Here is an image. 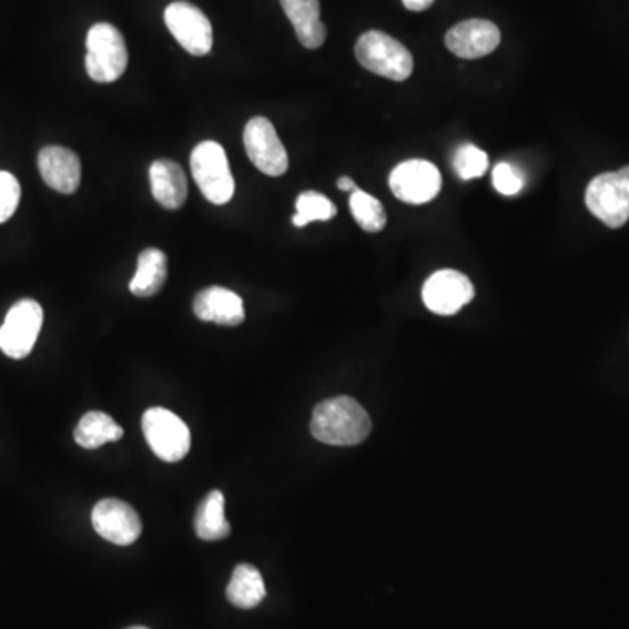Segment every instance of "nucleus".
Listing matches in <instances>:
<instances>
[{
    "label": "nucleus",
    "instance_id": "obj_19",
    "mask_svg": "<svg viewBox=\"0 0 629 629\" xmlns=\"http://www.w3.org/2000/svg\"><path fill=\"white\" fill-rule=\"evenodd\" d=\"M226 597L239 609H254L266 598V586L257 568L248 564L239 565L233 570Z\"/></svg>",
    "mask_w": 629,
    "mask_h": 629
},
{
    "label": "nucleus",
    "instance_id": "obj_17",
    "mask_svg": "<svg viewBox=\"0 0 629 629\" xmlns=\"http://www.w3.org/2000/svg\"><path fill=\"white\" fill-rule=\"evenodd\" d=\"M288 21L296 30L301 44L308 50H317L327 38V29L321 20L318 0H280Z\"/></svg>",
    "mask_w": 629,
    "mask_h": 629
},
{
    "label": "nucleus",
    "instance_id": "obj_23",
    "mask_svg": "<svg viewBox=\"0 0 629 629\" xmlns=\"http://www.w3.org/2000/svg\"><path fill=\"white\" fill-rule=\"evenodd\" d=\"M297 214L293 217L296 227L308 226L313 221H331L337 214L336 205L329 197L315 191L301 193L296 202Z\"/></svg>",
    "mask_w": 629,
    "mask_h": 629
},
{
    "label": "nucleus",
    "instance_id": "obj_25",
    "mask_svg": "<svg viewBox=\"0 0 629 629\" xmlns=\"http://www.w3.org/2000/svg\"><path fill=\"white\" fill-rule=\"evenodd\" d=\"M21 187L13 173L0 172V224L13 217L20 205Z\"/></svg>",
    "mask_w": 629,
    "mask_h": 629
},
{
    "label": "nucleus",
    "instance_id": "obj_16",
    "mask_svg": "<svg viewBox=\"0 0 629 629\" xmlns=\"http://www.w3.org/2000/svg\"><path fill=\"white\" fill-rule=\"evenodd\" d=\"M154 200L169 210H177L187 200V181L181 166L172 160L154 161L149 169Z\"/></svg>",
    "mask_w": 629,
    "mask_h": 629
},
{
    "label": "nucleus",
    "instance_id": "obj_24",
    "mask_svg": "<svg viewBox=\"0 0 629 629\" xmlns=\"http://www.w3.org/2000/svg\"><path fill=\"white\" fill-rule=\"evenodd\" d=\"M453 166H455V172L461 181L483 177L488 170V154L476 145H461L453 158Z\"/></svg>",
    "mask_w": 629,
    "mask_h": 629
},
{
    "label": "nucleus",
    "instance_id": "obj_10",
    "mask_svg": "<svg viewBox=\"0 0 629 629\" xmlns=\"http://www.w3.org/2000/svg\"><path fill=\"white\" fill-rule=\"evenodd\" d=\"M388 184L392 193L399 197L400 202L424 205L433 202L439 194L443 179L433 163L425 160H407L392 170Z\"/></svg>",
    "mask_w": 629,
    "mask_h": 629
},
{
    "label": "nucleus",
    "instance_id": "obj_18",
    "mask_svg": "<svg viewBox=\"0 0 629 629\" xmlns=\"http://www.w3.org/2000/svg\"><path fill=\"white\" fill-rule=\"evenodd\" d=\"M165 252L145 248L136 261V273L130 282V293L136 297H153L160 293L169 275Z\"/></svg>",
    "mask_w": 629,
    "mask_h": 629
},
{
    "label": "nucleus",
    "instance_id": "obj_9",
    "mask_svg": "<svg viewBox=\"0 0 629 629\" xmlns=\"http://www.w3.org/2000/svg\"><path fill=\"white\" fill-rule=\"evenodd\" d=\"M243 144L255 169L270 177H280L288 169V156L275 126L266 118H252L243 132Z\"/></svg>",
    "mask_w": 629,
    "mask_h": 629
},
{
    "label": "nucleus",
    "instance_id": "obj_15",
    "mask_svg": "<svg viewBox=\"0 0 629 629\" xmlns=\"http://www.w3.org/2000/svg\"><path fill=\"white\" fill-rule=\"evenodd\" d=\"M194 315L202 322L236 327L245 321L243 300L230 288L209 287L194 297Z\"/></svg>",
    "mask_w": 629,
    "mask_h": 629
},
{
    "label": "nucleus",
    "instance_id": "obj_29",
    "mask_svg": "<svg viewBox=\"0 0 629 629\" xmlns=\"http://www.w3.org/2000/svg\"><path fill=\"white\" fill-rule=\"evenodd\" d=\"M128 629H148V628H144V626H133V628H128Z\"/></svg>",
    "mask_w": 629,
    "mask_h": 629
},
{
    "label": "nucleus",
    "instance_id": "obj_4",
    "mask_svg": "<svg viewBox=\"0 0 629 629\" xmlns=\"http://www.w3.org/2000/svg\"><path fill=\"white\" fill-rule=\"evenodd\" d=\"M128 67L123 33L111 23H97L87 38V70L95 83H114Z\"/></svg>",
    "mask_w": 629,
    "mask_h": 629
},
{
    "label": "nucleus",
    "instance_id": "obj_1",
    "mask_svg": "<svg viewBox=\"0 0 629 629\" xmlns=\"http://www.w3.org/2000/svg\"><path fill=\"white\" fill-rule=\"evenodd\" d=\"M369 415L357 400L346 395L324 400L312 416L315 439L331 446H357L371 434Z\"/></svg>",
    "mask_w": 629,
    "mask_h": 629
},
{
    "label": "nucleus",
    "instance_id": "obj_8",
    "mask_svg": "<svg viewBox=\"0 0 629 629\" xmlns=\"http://www.w3.org/2000/svg\"><path fill=\"white\" fill-rule=\"evenodd\" d=\"M165 23L173 38L194 57H205L212 51L214 32L202 9L177 0L165 9Z\"/></svg>",
    "mask_w": 629,
    "mask_h": 629
},
{
    "label": "nucleus",
    "instance_id": "obj_26",
    "mask_svg": "<svg viewBox=\"0 0 629 629\" xmlns=\"http://www.w3.org/2000/svg\"><path fill=\"white\" fill-rule=\"evenodd\" d=\"M525 177L521 170L515 169L509 163H498L494 169V185L498 193L504 196H515L523 190Z\"/></svg>",
    "mask_w": 629,
    "mask_h": 629
},
{
    "label": "nucleus",
    "instance_id": "obj_13",
    "mask_svg": "<svg viewBox=\"0 0 629 629\" xmlns=\"http://www.w3.org/2000/svg\"><path fill=\"white\" fill-rule=\"evenodd\" d=\"M448 50L464 60L494 53L500 44V30L488 20H467L453 27L445 39Z\"/></svg>",
    "mask_w": 629,
    "mask_h": 629
},
{
    "label": "nucleus",
    "instance_id": "obj_6",
    "mask_svg": "<svg viewBox=\"0 0 629 629\" xmlns=\"http://www.w3.org/2000/svg\"><path fill=\"white\" fill-rule=\"evenodd\" d=\"M145 440L160 460L181 461L190 453L191 433L187 425L165 407H151L142 416Z\"/></svg>",
    "mask_w": 629,
    "mask_h": 629
},
{
    "label": "nucleus",
    "instance_id": "obj_11",
    "mask_svg": "<svg viewBox=\"0 0 629 629\" xmlns=\"http://www.w3.org/2000/svg\"><path fill=\"white\" fill-rule=\"evenodd\" d=\"M91 523L97 534L115 546H130L139 540L142 534V521L136 510L130 504L118 500V498H105L100 500L93 513Z\"/></svg>",
    "mask_w": 629,
    "mask_h": 629
},
{
    "label": "nucleus",
    "instance_id": "obj_7",
    "mask_svg": "<svg viewBox=\"0 0 629 629\" xmlns=\"http://www.w3.org/2000/svg\"><path fill=\"white\" fill-rule=\"evenodd\" d=\"M44 312L38 301L21 300L6 315L0 327V349L11 358L30 355L42 329Z\"/></svg>",
    "mask_w": 629,
    "mask_h": 629
},
{
    "label": "nucleus",
    "instance_id": "obj_21",
    "mask_svg": "<svg viewBox=\"0 0 629 629\" xmlns=\"http://www.w3.org/2000/svg\"><path fill=\"white\" fill-rule=\"evenodd\" d=\"M123 428L115 424L112 416L102 412H90L79 419L74 439L81 448L97 449L123 437Z\"/></svg>",
    "mask_w": 629,
    "mask_h": 629
},
{
    "label": "nucleus",
    "instance_id": "obj_22",
    "mask_svg": "<svg viewBox=\"0 0 629 629\" xmlns=\"http://www.w3.org/2000/svg\"><path fill=\"white\" fill-rule=\"evenodd\" d=\"M349 210L358 226L367 233H379L387 226V214L382 202L366 191L355 190L349 193Z\"/></svg>",
    "mask_w": 629,
    "mask_h": 629
},
{
    "label": "nucleus",
    "instance_id": "obj_27",
    "mask_svg": "<svg viewBox=\"0 0 629 629\" xmlns=\"http://www.w3.org/2000/svg\"><path fill=\"white\" fill-rule=\"evenodd\" d=\"M403 4L406 6V9L409 11H425V9L430 8L434 4V0H403Z\"/></svg>",
    "mask_w": 629,
    "mask_h": 629
},
{
    "label": "nucleus",
    "instance_id": "obj_20",
    "mask_svg": "<svg viewBox=\"0 0 629 629\" xmlns=\"http://www.w3.org/2000/svg\"><path fill=\"white\" fill-rule=\"evenodd\" d=\"M223 491L214 489L210 491L203 503L197 507L196 519H194V530L197 537L203 540H223L231 531L230 521L224 513Z\"/></svg>",
    "mask_w": 629,
    "mask_h": 629
},
{
    "label": "nucleus",
    "instance_id": "obj_12",
    "mask_svg": "<svg viewBox=\"0 0 629 629\" xmlns=\"http://www.w3.org/2000/svg\"><path fill=\"white\" fill-rule=\"evenodd\" d=\"M425 306L437 315H455L474 297V285L464 273L440 270L428 276L422 291Z\"/></svg>",
    "mask_w": 629,
    "mask_h": 629
},
{
    "label": "nucleus",
    "instance_id": "obj_28",
    "mask_svg": "<svg viewBox=\"0 0 629 629\" xmlns=\"http://www.w3.org/2000/svg\"><path fill=\"white\" fill-rule=\"evenodd\" d=\"M337 190L346 191V193H354L355 190H358L355 182L352 181L349 177H339L337 179Z\"/></svg>",
    "mask_w": 629,
    "mask_h": 629
},
{
    "label": "nucleus",
    "instance_id": "obj_14",
    "mask_svg": "<svg viewBox=\"0 0 629 629\" xmlns=\"http://www.w3.org/2000/svg\"><path fill=\"white\" fill-rule=\"evenodd\" d=\"M39 172L51 190L72 194L81 184V161L78 154L60 145H48L38 158Z\"/></svg>",
    "mask_w": 629,
    "mask_h": 629
},
{
    "label": "nucleus",
    "instance_id": "obj_2",
    "mask_svg": "<svg viewBox=\"0 0 629 629\" xmlns=\"http://www.w3.org/2000/svg\"><path fill=\"white\" fill-rule=\"evenodd\" d=\"M355 57L364 69L395 83L406 81L415 67L406 45L379 30H369L358 38Z\"/></svg>",
    "mask_w": 629,
    "mask_h": 629
},
{
    "label": "nucleus",
    "instance_id": "obj_3",
    "mask_svg": "<svg viewBox=\"0 0 629 629\" xmlns=\"http://www.w3.org/2000/svg\"><path fill=\"white\" fill-rule=\"evenodd\" d=\"M191 172L203 196L214 205H226L235 194V179L223 145L205 140L191 154Z\"/></svg>",
    "mask_w": 629,
    "mask_h": 629
},
{
    "label": "nucleus",
    "instance_id": "obj_5",
    "mask_svg": "<svg viewBox=\"0 0 629 629\" xmlns=\"http://www.w3.org/2000/svg\"><path fill=\"white\" fill-rule=\"evenodd\" d=\"M586 206L605 226H625L629 221V165L592 179L586 190Z\"/></svg>",
    "mask_w": 629,
    "mask_h": 629
}]
</instances>
